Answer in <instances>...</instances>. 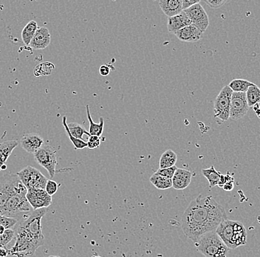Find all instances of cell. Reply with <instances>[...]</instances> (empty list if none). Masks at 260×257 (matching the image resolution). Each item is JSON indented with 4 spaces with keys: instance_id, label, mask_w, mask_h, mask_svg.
I'll list each match as a JSON object with an SVG mask.
<instances>
[{
    "instance_id": "6da1fadb",
    "label": "cell",
    "mask_w": 260,
    "mask_h": 257,
    "mask_svg": "<svg viewBox=\"0 0 260 257\" xmlns=\"http://www.w3.org/2000/svg\"><path fill=\"white\" fill-rule=\"evenodd\" d=\"M227 219L224 208L212 196L204 197L200 194L190 202L184 211L182 231L195 243L203 235L215 231L219 225Z\"/></svg>"
},
{
    "instance_id": "7a4b0ae2",
    "label": "cell",
    "mask_w": 260,
    "mask_h": 257,
    "mask_svg": "<svg viewBox=\"0 0 260 257\" xmlns=\"http://www.w3.org/2000/svg\"><path fill=\"white\" fill-rule=\"evenodd\" d=\"M215 232L229 249H236L241 245H246V229L240 222L228 219L223 220Z\"/></svg>"
},
{
    "instance_id": "3957f363",
    "label": "cell",
    "mask_w": 260,
    "mask_h": 257,
    "mask_svg": "<svg viewBox=\"0 0 260 257\" xmlns=\"http://www.w3.org/2000/svg\"><path fill=\"white\" fill-rule=\"evenodd\" d=\"M15 245L9 250V254L17 257L33 256L39 247L45 244V237L35 236L19 226L15 232Z\"/></svg>"
},
{
    "instance_id": "277c9868",
    "label": "cell",
    "mask_w": 260,
    "mask_h": 257,
    "mask_svg": "<svg viewBox=\"0 0 260 257\" xmlns=\"http://www.w3.org/2000/svg\"><path fill=\"white\" fill-rule=\"evenodd\" d=\"M194 245L206 257H226L229 250L215 231L203 235Z\"/></svg>"
},
{
    "instance_id": "5b68a950",
    "label": "cell",
    "mask_w": 260,
    "mask_h": 257,
    "mask_svg": "<svg viewBox=\"0 0 260 257\" xmlns=\"http://www.w3.org/2000/svg\"><path fill=\"white\" fill-rule=\"evenodd\" d=\"M27 189L17 174L5 173L0 177V214L10 197L18 194H27Z\"/></svg>"
},
{
    "instance_id": "8992f818",
    "label": "cell",
    "mask_w": 260,
    "mask_h": 257,
    "mask_svg": "<svg viewBox=\"0 0 260 257\" xmlns=\"http://www.w3.org/2000/svg\"><path fill=\"white\" fill-rule=\"evenodd\" d=\"M32 212V207L26 198V194H18L10 197L0 215L17 219Z\"/></svg>"
},
{
    "instance_id": "52a82bcc",
    "label": "cell",
    "mask_w": 260,
    "mask_h": 257,
    "mask_svg": "<svg viewBox=\"0 0 260 257\" xmlns=\"http://www.w3.org/2000/svg\"><path fill=\"white\" fill-rule=\"evenodd\" d=\"M33 156L35 161L48 172L51 178H53L57 166L55 148L50 144H44L41 148L33 153Z\"/></svg>"
},
{
    "instance_id": "ba28073f",
    "label": "cell",
    "mask_w": 260,
    "mask_h": 257,
    "mask_svg": "<svg viewBox=\"0 0 260 257\" xmlns=\"http://www.w3.org/2000/svg\"><path fill=\"white\" fill-rule=\"evenodd\" d=\"M17 175L27 190H45L48 180L40 171L30 166L20 171Z\"/></svg>"
},
{
    "instance_id": "9c48e42d",
    "label": "cell",
    "mask_w": 260,
    "mask_h": 257,
    "mask_svg": "<svg viewBox=\"0 0 260 257\" xmlns=\"http://www.w3.org/2000/svg\"><path fill=\"white\" fill-rule=\"evenodd\" d=\"M232 93L233 91L229 86H225L217 95L214 102V117L221 122L229 120L230 117V105Z\"/></svg>"
},
{
    "instance_id": "30bf717a",
    "label": "cell",
    "mask_w": 260,
    "mask_h": 257,
    "mask_svg": "<svg viewBox=\"0 0 260 257\" xmlns=\"http://www.w3.org/2000/svg\"><path fill=\"white\" fill-rule=\"evenodd\" d=\"M184 11L191 20L193 26L198 28L203 33L207 30L209 26V19L201 3L195 4Z\"/></svg>"
},
{
    "instance_id": "8fae6325",
    "label": "cell",
    "mask_w": 260,
    "mask_h": 257,
    "mask_svg": "<svg viewBox=\"0 0 260 257\" xmlns=\"http://www.w3.org/2000/svg\"><path fill=\"white\" fill-rule=\"evenodd\" d=\"M248 102L246 100L245 93H236L233 92L231 99L230 117L232 120H239L248 113Z\"/></svg>"
},
{
    "instance_id": "7c38bea8",
    "label": "cell",
    "mask_w": 260,
    "mask_h": 257,
    "mask_svg": "<svg viewBox=\"0 0 260 257\" xmlns=\"http://www.w3.org/2000/svg\"><path fill=\"white\" fill-rule=\"evenodd\" d=\"M26 198L33 210L48 208L52 204V197L45 190H27Z\"/></svg>"
},
{
    "instance_id": "4fadbf2b",
    "label": "cell",
    "mask_w": 260,
    "mask_h": 257,
    "mask_svg": "<svg viewBox=\"0 0 260 257\" xmlns=\"http://www.w3.org/2000/svg\"><path fill=\"white\" fill-rule=\"evenodd\" d=\"M45 144L44 140L36 133L26 134L20 140V145L29 153H35Z\"/></svg>"
},
{
    "instance_id": "5bb4252c",
    "label": "cell",
    "mask_w": 260,
    "mask_h": 257,
    "mask_svg": "<svg viewBox=\"0 0 260 257\" xmlns=\"http://www.w3.org/2000/svg\"><path fill=\"white\" fill-rule=\"evenodd\" d=\"M51 37L47 28H38L29 46L34 50H42L48 48L51 43Z\"/></svg>"
},
{
    "instance_id": "9a60e30c",
    "label": "cell",
    "mask_w": 260,
    "mask_h": 257,
    "mask_svg": "<svg viewBox=\"0 0 260 257\" xmlns=\"http://www.w3.org/2000/svg\"><path fill=\"white\" fill-rule=\"evenodd\" d=\"M175 34L180 40L186 42H198L204 36V33L193 25L183 28L176 32Z\"/></svg>"
},
{
    "instance_id": "2e32d148",
    "label": "cell",
    "mask_w": 260,
    "mask_h": 257,
    "mask_svg": "<svg viewBox=\"0 0 260 257\" xmlns=\"http://www.w3.org/2000/svg\"><path fill=\"white\" fill-rule=\"evenodd\" d=\"M192 174L190 171L178 169L172 177V187L176 190H184L190 185Z\"/></svg>"
},
{
    "instance_id": "e0dca14e",
    "label": "cell",
    "mask_w": 260,
    "mask_h": 257,
    "mask_svg": "<svg viewBox=\"0 0 260 257\" xmlns=\"http://www.w3.org/2000/svg\"><path fill=\"white\" fill-rule=\"evenodd\" d=\"M192 25L191 20L188 18L185 11H182L181 14L175 17H170L168 20V30L175 34L178 30H181L186 26Z\"/></svg>"
},
{
    "instance_id": "ac0fdd59",
    "label": "cell",
    "mask_w": 260,
    "mask_h": 257,
    "mask_svg": "<svg viewBox=\"0 0 260 257\" xmlns=\"http://www.w3.org/2000/svg\"><path fill=\"white\" fill-rule=\"evenodd\" d=\"M159 5L169 18L178 15L182 11V0H160Z\"/></svg>"
},
{
    "instance_id": "d6986e66",
    "label": "cell",
    "mask_w": 260,
    "mask_h": 257,
    "mask_svg": "<svg viewBox=\"0 0 260 257\" xmlns=\"http://www.w3.org/2000/svg\"><path fill=\"white\" fill-rule=\"evenodd\" d=\"M17 140H8L0 143V171L5 166L13 150L18 146Z\"/></svg>"
},
{
    "instance_id": "ffe728a7",
    "label": "cell",
    "mask_w": 260,
    "mask_h": 257,
    "mask_svg": "<svg viewBox=\"0 0 260 257\" xmlns=\"http://www.w3.org/2000/svg\"><path fill=\"white\" fill-rule=\"evenodd\" d=\"M86 111H87V119L90 123V129L88 131L90 136H96V137H100L103 134L104 127V121L103 117H100V122L99 124L95 123L92 119L89 106H86Z\"/></svg>"
},
{
    "instance_id": "44dd1931",
    "label": "cell",
    "mask_w": 260,
    "mask_h": 257,
    "mask_svg": "<svg viewBox=\"0 0 260 257\" xmlns=\"http://www.w3.org/2000/svg\"><path fill=\"white\" fill-rule=\"evenodd\" d=\"M177 160H178V157H177L176 153L171 149H169V150H166L160 157V163H159L160 169H163L173 167V166H175Z\"/></svg>"
},
{
    "instance_id": "7402d4cb",
    "label": "cell",
    "mask_w": 260,
    "mask_h": 257,
    "mask_svg": "<svg viewBox=\"0 0 260 257\" xmlns=\"http://www.w3.org/2000/svg\"><path fill=\"white\" fill-rule=\"evenodd\" d=\"M38 24L34 20L29 22L22 31V39L26 45H30L38 29Z\"/></svg>"
},
{
    "instance_id": "603a6c76",
    "label": "cell",
    "mask_w": 260,
    "mask_h": 257,
    "mask_svg": "<svg viewBox=\"0 0 260 257\" xmlns=\"http://www.w3.org/2000/svg\"><path fill=\"white\" fill-rule=\"evenodd\" d=\"M255 86L254 83L242 79H235L229 83V87L232 91L236 93H246L248 89L251 86Z\"/></svg>"
},
{
    "instance_id": "cb8c5ba5",
    "label": "cell",
    "mask_w": 260,
    "mask_h": 257,
    "mask_svg": "<svg viewBox=\"0 0 260 257\" xmlns=\"http://www.w3.org/2000/svg\"><path fill=\"white\" fill-rule=\"evenodd\" d=\"M245 94H246V100L248 102V107L252 108L255 105L260 104V88L257 85L250 87Z\"/></svg>"
},
{
    "instance_id": "d4e9b609",
    "label": "cell",
    "mask_w": 260,
    "mask_h": 257,
    "mask_svg": "<svg viewBox=\"0 0 260 257\" xmlns=\"http://www.w3.org/2000/svg\"><path fill=\"white\" fill-rule=\"evenodd\" d=\"M151 183L158 190H167L172 188V179L154 173L150 179Z\"/></svg>"
},
{
    "instance_id": "484cf974",
    "label": "cell",
    "mask_w": 260,
    "mask_h": 257,
    "mask_svg": "<svg viewBox=\"0 0 260 257\" xmlns=\"http://www.w3.org/2000/svg\"><path fill=\"white\" fill-rule=\"evenodd\" d=\"M202 173L208 181L210 188H213L218 185L221 173L215 170L214 166H211L209 169H203Z\"/></svg>"
},
{
    "instance_id": "4316f807",
    "label": "cell",
    "mask_w": 260,
    "mask_h": 257,
    "mask_svg": "<svg viewBox=\"0 0 260 257\" xmlns=\"http://www.w3.org/2000/svg\"><path fill=\"white\" fill-rule=\"evenodd\" d=\"M68 128L70 132H71V135L76 137V138L78 139V140H83V136L84 134L90 137V134L85 129V128L80 125V124L77 123V122L68 123Z\"/></svg>"
},
{
    "instance_id": "83f0119b",
    "label": "cell",
    "mask_w": 260,
    "mask_h": 257,
    "mask_svg": "<svg viewBox=\"0 0 260 257\" xmlns=\"http://www.w3.org/2000/svg\"><path fill=\"white\" fill-rule=\"evenodd\" d=\"M62 125L64 126V129L66 131L67 134H68V137H69L71 143L74 144L75 149H84L87 147V144L84 140H78V139L76 138V137H73L71 135V132H70L69 129L68 128V122H67L66 116H63L62 118Z\"/></svg>"
},
{
    "instance_id": "f1b7e54d",
    "label": "cell",
    "mask_w": 260,
    "mask_h": 257,
    "mask_svg": "<svg viewBox=\"0 0 260 257\" xmlns=\"http://www.w3.org/2000/svg\"><path fill=\"white\" fill-rule=\"evenodd\" d=\"M54 68H55V66L51 62H44V63L39 64L36 68H35L34 75L36 77H39L42 75H50Z\"/></svg>"
},
{
    "instance_id": "f546056e",
    "label": "cell",
    "mask_w": 260,
    "mask_h": 257,
    "mask_svg": "<svg viewBox=\"0 0 260 257\" xmlns=\"http://www.w3.org/2000/svg\"><path fill=\"white\" fill-rule=\"evenodd\" d=\"M177 169H178V168H177L176 166L168 168V169H159L158 170H157V171H156L155 173H156L157 175H159V176L167 178V179H172V177H173L174 174H175V171H176Z\"/></svg>"
},
{
    "instance_id": "4dcf8cb0",
    "label": "cell",
    "mask_w": 260,
    "mask_h": 257,
    "mask_svg": "<svg viewBox=\"0 0 260 257\" xmlns=\"http://www.w3.org/2000/svg\"><path fill=\"white\" fill-rule=\"evenodd\" d=\"M18 223L17 219L9 218V217H3L0 215V225L4 226L5 228L11 229Z\"/></svg>"
},
{
    "instance_id": "1f68e13d",
    "label": "cell",
    "mask_w": 260,
    "mask_h": 257,
    "mask_svg": "<svg viewBox=\"0 0 260 257\" xmlns=\"http://www.w3.org/2000/svg\"><path fill=\"white\" fill-rule=\"evenodd\" d=\"M2 236V247H5L14 237L15 231L12 229H7Z\"/></svg>"
},
{
    "instance_id": "d6a6232c",
    "label": "cell",
    "mask_w": 260,
    "mask_h": 257,
    "mask_svg": "<svg viewBox=\"0 0 260 257\" xmlns=\"http://www.w3.org/2000/svg\"><path fill=\"white\" fill-rule=\"evenodd\" d=\"M58 184L53 180H48L45 187V191L50 196H53L58 191Z\"/></svg>"
},
{
    "instance_id": "836d02e7",
    "label": "cell",
    "mask_w": 260,
    "mask_h": 257,
    "mask_svg": "<svg viewBox=\"0 0 260 257\" xmlns=\"http://www.w3.org/2000/svg\"><path fill=\"white\" fill-rule=\"evenodd\" d=\"M87 144L89 149L98 148L101 144V138L96 136H90Z\"/></svg>"
},
{
    "instance_id": "e575fe53",
    "label": "cell",
    "mask_w": 260,
    "mask_h": 257,
    "mask_svg": "<svg viewBox=\"0 0 260 257\" xmlns=\"http://www.w3.org/2000/svg\"><path fill=\"white\" fill-rule=\"evenodd\" d=\"M204 2L211 8L217 9L224 5L227 2L226 0H204Z\"/></svg>"
},
{
    "instance_id": "d590c367",
    "label": "cell",
    "mask_w": 260,
    "mask_h": 257,
    "mask_svg": "<svg viewBox=\"0 0 260 257\" xmlns=\"http://www.w3.org/2000/svg\"><path fill=\"white\" fill-rule=\"evenodd\" d=\"M231 181H234L233 176H231L230 173H228L226 175L221 174L220 176V181H219L218 186L220 188H223V185L227 182H231Z\"/></svg>"
},
{
    "instance_id": "8d00e7d4",
    "label": "cell",
    "mask_w": 260,
    "mask_h": 257,
    "mask_svg": "<svg viewBox=\"0 0 260 257\" xmlns=\"http://www.w3.org/2000/svg\"><path fill=\"white\" fill-rule=\"evenodd\" d=\"M198 3H200V0H182V11H185L192 5Z\"/></svg>"
},
{
    "instance_id": "74e56055",
    "label": "cell",
    "mask_w": 260,
    "mask_h": 257,
    "mask_svg": "<svg viewBox=\"0 0 260 257\" xmlns=\"http://www.w3.org/2000/svg\"><path fill=\"white\" fill-rule=\"evenodd\" d=\"M99 73H100L101 75L103 76V77H106V76L109 75V73H110V68H109V65H103L100 67L99 68Z\"/></svg>"
},
{
    "instance_id": "f35d334b",
    "label": "cell",
    "mask_w": 260,
    "mask_h": 257,
    "mask_svg": "<svg viewBox=\"0 0 260 257\" xmlns=\"http://www.w3.org/2000/svg\"><path fill=\"white\" fill-rule=\"evenodd\" d=\"M234 181H231V182H227L223 185V188L224 191H231L233 190L234 188Z\"/></svg>"
},
{
    "instance_id": "ab89813d",
    "label": "cell",
    "mask_w": 260,
    "mask_h": 257,
    "mask_svg": "<svg viewBox=\"0 0 260 257\" xmlns=\"http://www.w3.org/2000/svg\"><path fill=\"white\" fill-rule=\"evenodd\" d=\"M9 254V250L5 247H0V257H6Z\"/></svg>"
},
{
    "instance_id": "60d3db41",
    "label": "cell",
    "mask_w": 260,
    "mask_h": 257,
    "mask_svg": "<svg viewBox=\"0 0 260 257\" xmlns=\"http://www.w3.org/2000/svg\"><path fill=\"white\" fill-rule=\"evenodd\" d=\"M5 230H6V229L5 228V227L0 225V236L5 233Z\"/></svg>"
},
{
    "instance_id": "b9f144b4",
    "label": "cell",
    "mask_w": 260,
    "mask_h": 257,
    "mask_svg": "<svg viewBox=\"0 0 260 257\" xmlns=\"http://www.w3.org/2000/svg\"><path fill=\"white\" fill-rule=\"evenodd\" d=\"M253 110L254 111V112H257V110H258L259 109H260V104L255 105V106H253Z\"/></svg>"
},
{
    "instance_id": "7bdbcfd3",
    "label": "cell",
    "mask_w": 260,
    "mask_h": 257,
    "mask_svg": "<svg viewBox=\"0 0 260 257\" xmlns=\"http://www.w3.org/2000/svg\"><path fill=\"white\" fill-rule=\"evenodd\" d=\"M256 112V115H257V117L260 118V108Z\"/></svg>"
},
{
    "instance_id": "ee69618b",
    "label": "cell",
    "mask_w": 260,
    "mask_h": 257,
    "mask_svg": "<svg viewBox=\"0 0 260 257\" xmlns=\"http://www.w3.org/2000/svg\"><path fill=\"white\" fill-rule=\"evenodd\" d=\"M5 169H7V166L6 165H5V166H2V170H5Z\"/></svg>"
},
{
    "instance_id": "f6af8a7d",
    "label": "cell",
    "mask_w": 260,
    "mask_h": 257,
    "mask_svg": "<svg viewBox=\"0 0 260 257\" xmlns=\"http://www.w3.org/2000/svg\"><path fill=\"white\" fill-rule=\"evenodd\" d=\"M49 257H58V256H50Z\"/></svg>"
},
{
    "instance_id": "bcb514c9",
    "label": "cell",
    "mask_w": 260,
    "mask_h": 257,
    "mask_svg": "<svg viewBox=\"0 0 260 257\" xmlns=\"http://www.w3.org/2000/svg\"><path fill=\"white\" fill-rule=\"evenodd\" d=\"M97 257V256H93V257Z\"/></svg>"
}]
</instances>
